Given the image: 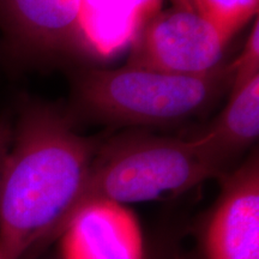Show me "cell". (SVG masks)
Here are the masks:
<instances>
[{"instance_id":"cell-1","label":"cell","mask_w":259,"mask_h":259,"mask_svg":"<svg viewBox=\"0 0 259 259\" xmlns=\"http://www.w3.org/2000/svg\"><path fill=\"white\" fill-rule=\"evenodd\" d=\"M101 143L51 107L22 113L0 179L2 259L30 257L57 240Z\"/></svg>"},{"instance_id":"cell-2","label":"cell","mask_w":259,"mask_h":259,"mask_svg":"<svg viewBox=\"0 0 259 259\" xmlns=\"http://www.w3.org/2000/svg\"><path fill=\"white\" fill-rule=\"evenodd\" d=\"M232 162L202 138L180 139L126 134L102 142L88 177L58 232L85 203L150 202L186 192L208 179H221Z\"/></svg>"},{"instance_id":"cell-3","label":"cell","mask_w":259,"mask_h":259,"mask_svg":"<svg viewBox=\"0 0 259 259\" xmlns=\"http://www.w3.org/2000/svg\"><path fill=\"white\" fill-rule=\"evenodd\" d=\"M229 64L199 76H179L126 65L89 70L76 83L79 108L118 125H168L199 114L231 88Z\"/></svg>"},{"instance_id":"cell-4","label":"cell","mask_w":259,"mask_h":259,"mask_svg":"<svg viewBox=\"0 0 259 259\" xmlns=\"http://www.w3.org/2000/svg\"><path fill=\"white\" fill-rule=\"evenodd\" d=\"M229 40L198 12L170 9L158 12L131 44L130 66L199 76L215 70Z\"/></svg>"},{"instance_id":"cell-5","label":"cell","mask_w":259,"mask_h":259,"mask_svg":"<svg viewBox=\"0 0 259 259\" xmlns=\"http://www.w3.org/2000/svg\"><path fill=\"white\" fill-rule=\"evenodd\" d=\"M220 181L221 193L200 236L203 259H259L258 151Z\"/></svg>"},{"instance_id":"cell-6","label":"cell","mask_w":259,"mask_h":259,"mask_svg":"<svg viewBox=\"0 0 259 259\" xmlns=\"http://www.w3.org/2000/svg\"><path fill=\"white\" fill-rule=\"evenodd\" d=\"M58 240L61 259H145L137 216L113 200L96 199L80 206Z\"/></svg>"},{"instance_id":"cell-7","label":"cell","mask_w":259,"mask_h":259,"mask_svg":"<svg viewBox=\"0 0 259 259\" xmlns=\"http://www.w3.org/2000/svg\"><path fill=\"white\" fill-rule=\"evenodd\" d=\"M0 22L19 47L34 54H90L80 0H0Z\"/></svg>"},{"instance_id":"cell-8","label":"cell","mask_w":259,"mask_h":259,"mask_svg":"<svg viewBox=\"0 0 259 259\" xmlns=\"http://www.w3.org/2000/svg\"><path fill=\"white\" fill-rule=\"evenodd\" d=\"M160 6L161 0H80V28L90 56L124 50Z\"/></svg>"},{"instance_id":"cell-9","label":"cell","mask_w":259,"mask_h":259,"mask_svg":"<svg viewBox=\"0 0 259 259\" xmlns=\"http://www.w3.org/2000/svg\"><path fill=\"white\" fill-rule=\"evenodd\" d=\"M258 135L259 74L241 88L233 90L226 108L198 137L233 162L257 141Z\"/></svg>"},{"instance_id":"cell-10","label":"cell","mask_w":259,"mask_h":259,"mask_svg":"<svg viewBox=\"0 0 259 259\" xmlns=\"http://www.w3.org/2000/svg\"><path fill=\"white\" fill-rule=\"evenodd\" d=\"M196 12L231 40L242 25L257 15L259 0H193Z\"/></svg>"},{"instance_id":"cell-11","label":"cell","mask_w":259,"mask_h":259,"mask_svg":"<svg viewBox=\"0 0 259 259\" xmlns=\"http://www.w3.org/2000/svg\"><path fill=\"white\" fill-rule=\"evenodd\" d=\"M232 72L231 89L236 90L250 82L253 77L259 74V22H255L252 27L245 46L235 61L229 64Z\"/></svg>"},{"instance_id":"cell-12","label":"cell","mask_w":259,"mask_h":259,"mask_svg":"<svg viewBox=\"0 0 259 259\" xmlns=\"http://www.w3.org/2000/svg\"><path fill=\"white\" fill-rule=\"evenodd\" d=\"M12 139H14V128L10 126L8 121L0 120V179H2L10 148H11Z\"/></svg>"},{"instance_id":"cell-13","label":"cell","mask_w":259,"mask_h":259,"mask_svg":"<svg viewBox=\"0 0 259 259\" xmlns=\"http://www.w3.org/2000/svg\"><path fill=\"white\" fill-rule=\"evenodd\" d=\"M174 8L180 10H187V11H196L194 10L193 0H171Z\"/></svg>"},{"instance_id":"cell-14","label":"cell","mask_w":259,"mask_h":259,"mask_svg":"<svg viewBox=\"0 0 259 259\" xmlns=\"http://www.w3.org/2000/svg\"><path fill=\"white\" fill-rule=\"evenodd\" d=\"M0 259H2V257H0Z\"/></svg>"}]
</instances>
